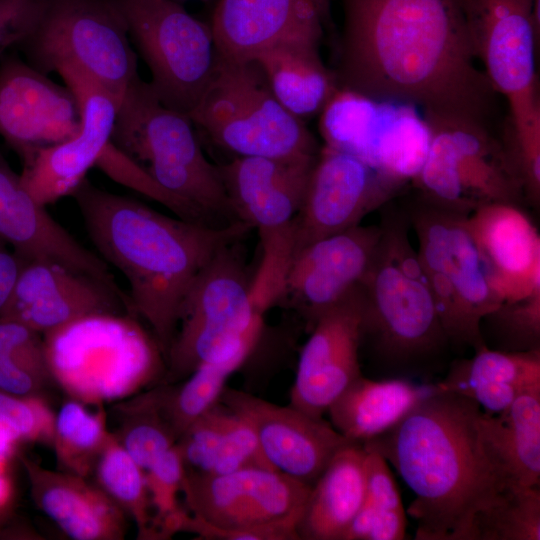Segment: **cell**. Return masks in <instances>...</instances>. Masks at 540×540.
Here are the masks:
<instances>
[{
	"label": "cell",
	"instance_id": "6",
	"mask_svg": "<svg viewBox=\"0 0 540 540\" xmlns=\"http://www.w3.org/2000/svg\"><path fill=\"white\" fill-rule=\"evenodd\" d=\"M42 335L51 379L82 403L129 397L166 372L155 338L131 314H91Z\"/></svg>",
	"mask_w": 540,
	"mask_h": 540
},
{
	"label": "cell",
	"instance_id": "47",
	"mask_svg": "<svg viewBox=\"0 0 540 540\" xmlns=\"http://www.w3.org/2000/svg\"><path fill=\"white\" fill-rule=\"evenodd\" d=\"M24 262L0 239V310L8 300Z\"/></svg>",
	"mask_w": 540,
	"mask_h": 540
},
{
	"label": "cell",
	"instance_id": "26",
	"mask_svg": "<svg viewBox=\"0 0 540 540\" xmlns=\"http://www.w3.org/2000/svg\"><path fill=\"white\" fill-rule=\"evenodd\" d=\"M466 224L503 303L540 286V237L518 204H486L466 216Z\"/></svg>",
	"mask_w": 540,
	"mask_h": 540
},
{
	"label": "cell",
	"instance_id": "43",
	"mask_svg": "<svg viewBox=\"0 0 540 540\" xmlns=\"http://www.w3.org/2000/svg\"><path fill=\"white\" fill-rule=\"evenodd\" d=\"M54 417L38 396L19 397L0 391V423L20 440H52Z\"/></svg>",
	"mask_w": 540,
	"mask_h": 540
},
{
	"label": "cell",
	"instance_id": "14",
	"mask_svg": "<svg viewBox=\"0 0 540 540\" xmlns=\"http://www.w3.org/2000/svg\"><path fill=\"white\" fill-rule=\"evenodd\" d=\"M326 145L361 159L404 184L426 157L431 129L413 104L338 89L321 112Z\"/></svg>",
	"mask_w": 540,
	"mask_h": 540
},
{
	"label": "cell",
	"instance_id": "12",
	"mask_svg": "<svg viewBox=\"0 0 540 540\" xmlns=\"http://www.w3.org/2000/svg\"><path fill=\"white\" fill-rule=\"evenodd\" d=\"M131 43L148 66L159 102L189 116L209 86L218 63L210 24L175 0H113Z\"/></svg>",
	"mask_w": 540,
	"mask_h": 540
},
{
	"label": "cell",
	"instance_id": "34",
	"mask_svg": "<svg viewBox=\"0 0 540 540\" xmlns=\"http://www.w3.org/2000/svg\"><path fill=\"white\" fill-rule=\"evenodd\" d=\"M366 452L364 500L342 540L404 539L405 510L388 462L375 451Z\"/></svg>",
	"mask_w": 540,
	"mask_h": 540
},
{
	"label": "cell",
	"instance_id": "36",
	"mask_svg": "<svg viewBox=\"0 0 540 540\" xmlns=\"http://www.w3.org/2000/svg\"><path fill=\"white\" fill-rule=\"evenodd\" d=\"M93 473L97 486L133 517L139 536H155L145 472L124 450L114 434H110L100 452Z\"/></svg>",
	"mask_w": 540,
	"mask_h": 540
},
{
	"label": "cell",
	"instance_id": "1",
	"mask_svg": "<svg viewBox=\"0 0 540 540\" xmlns=\"http://www.w3.org/2000/svg\"><path fill=\"white\" fill-rule=\"evenodd\" d=\"M338 88L488 127L497 92L477 66L462 0H340Z\"/></svg>",
	"mask_w": 540,
	"mask_h": 540
},
{
	"label": "cell",
	"instance_id": "38",
	"mask_svg": "<svg viewBox=\"0 0 540 540\" xmlns=\"http://www.w3.org/2000/svg\"><path fill=\"white\" fill-rule=\"evenodd\" d=\"M467 540H540V488L503 491L474 516Z\"/></svg>",
	"mask_w": 540,
	"mask_h": 540
},
{
	"label": "cell",
	"instance_id": "28",
	"mask_svg": "<svg viewBox=\"0 0 540 540\" xmlns=\"http://www.w3.org/2000/svg\"><path fill=\"white\" fill-rule=\"evenodd\" d=\"M320 40L312 36L285 38L253 58L276 99L301 120L321 113L339 89L334 72L320 57Z\"/></svg>",
	"mask_w": 540,
	"mask_h": 540
},
{
	"label": "cell",
	"instance_id": "11",
	"mask_svg": "<svg viewBox=\"0 0 540 540\" xmlns=\"http://www.w3.org/2000/svg\"><path fill=\"white\" fill-rule=\"evenodd\" d=\"M418 239V260L429 282L449 340L478 350L486 346L482 320L503 300L466 224V216L426 202L410 215Z\"/></svg>",
	"mask_w": 540,
	"mask_h": 540
},
{
	"label": "cell",
	"instance_id": "23",
	"mask_svg": "<svg viewBox=\"0 0 540 540\" xmlns=\"http://www.w3.org/2000/svg\"><path fill=\"white\" fill-rule=\"evenodd\" d=\"M0 239L25 262L59 264L121 289L110 266L84 247L30 195L1 150Z\"/></svg>",
	"mask_w": 540,
	"mask_h": 540
},
{
	"label": "cell",
	"instance_id": "42",
	"mask_svg": "<svg viewBox=\"0 0 540 540\" xmlns=\"http://www.w3.org/2000/svg\"><path fill=\"white\" fill-rule=\"evenodd\" d=\"M115 182L164 205L177 217L210 224L190 205L172 195L131 158L117 149L111 142L96 163Z\"/></svg>",
	"mask_w": 540,
	"mask_h": 540
},
{
	"label": "cell",
	"instance_id": "4",
	"mask_svg": "<svg viewBox=\"0 0 540 540\" xmlns=\"http://www.w3.org/2000/svg\"><path fill=\"white\" fill-rule=\"evenodd\" d=\"M360 284L363 337L386 368L423 370L449 344L407 222L390 216Z\"/></svg>",
	"mask_w": 540,
	"mask_h": 540
},
{
	"label": "cell",
	"instance_id": "19",
	"mask_svg": "<svg viewBox=\"0 0 540 540\" xmlns=\"http://www.w3.org/2000/svg\"><path fill=\"white\" fill-rule=\"evenodd\" d=\"M380 235V226L360 224L301 248L290 261L278 304L296 310L311 329L361 284Z\"/></svg>",
	"mask_w": 540,
	"mask_h": 540
},
{
	"label": "cell",
	"instance_id": "16",
	"mask_svg": "<svg viewBox=\"0 0 540 540\" xmlns=\"http://www.w3.org/2000/svg\"><path fill=\"white\" fill-rule=\"evenodd\" d=\"M404 185L354 155L325 145L292 223L293 255L315 240L360 225Z\"/></svg>",
	"mask_w": 540,
	"mask_h": 540
},
{
	"label": "cell",
	"instance_id": "13",
	"mask_svg": "<svg viewBox=\"0 0 540 540\" xmlns=\"http://www.w3.org/2000/svg\"><path fill=\"white\" fill-rule=\"evenodd\" d=\"M426 120L431 140L413 180L424 202L462 216L490 203L519 204L524 196L519 177L503 144L496 141L488 127L437 118Z\"/></svg>",
	"mask_w": 540,
	"mask_h": 540
},
{
	"label": "cell",
	"instance_id": "5",
	"mask_svg": "<svg viewBox=\"0 0 540 540\" xmlns=\"http://www.w3.org/2000/svg\"><path fill=\"white\" fill-rule=\"evenodd\" d=\"M111 143L210 224L217 225L213 219L239 221L219 168L204 155L192 120L162 105L140 77L118 105Z\"/></svg>",
	"mask_w": 540,
	"mask_h": 540
},
{
	"label": "cell",
	"instance_id": "15",
	"mask_svg": "<svg viewBox=\"0 0 540 540\" xmlns=\"http://www.w3.org/2000/svg\"><path fill=\"white\" fill-rule=\"evenodd\" d=\"M467 31L477 60L510 116L540 109L536 48L540 0H462Z\"/></svg>",
	"mask_w": 540,
	"mask_h": 540
},
{
	"label": "cell",
	"instance_id": "39",
	"mask_svg": "<svg viewBox=\"0 0 540 540\" xmlns=\"http://www.w3.org/2000/svg\"><path fill=\"white\" fill-rule=\"evenodd\" d=\"M124 421L116 439L146 472L169 451L176 439L158 412L150 391L121 408Z\"/></svg>",
	"mask_w": 540,
	"mask_h": 540
},
{
	"label": "cell",
	"instance_id": "33",
	"mask_svg": "<svg viewBox=\"0 0 540 540\" xmlns=\"http://www.w3.org/2000/svg\"><path fill=\"white\" fill-rule=\"evenodd\" d=\"M485 446L514 487L540 485V385L525 390L503 412L481 410Z\"/></svg>",
	"mask_w": 540,
	"mask_h": 540
},
{
	"label": "cell",
	"instance_id": "20",
	"mask_svg": "<svg viewBox=\"0 0 540 540\" xmlns=\"http://www.w3.org/2000/svg\"><path fill=\"white\" fill-rule=\"evenodd\" d=\"M219 401L247 420L273 470L310 486L336 452L352 443L323 417L310 416L291 405H277L227 386Z\"/></svg>",
	"mask_w": 540,
	"mask_h": 540
},
{
	"label": "cell",
	"instance_id": "41",
	"mask_svg": "<svg viewBox=\"0 0 540 540\" xmlns=\"http://www.w3.org/2000/svg\"><path fill=\"white\" fill-rule=\"evenodd\" d=\"M503 144L520 179L523 194L534 205L540 200V110L521 117L509 116Z\"/></svg>",
	"mask_w": 540,
	"mask_h": 540
},
{
	"label": "cell",
	"instance_id": "17",
	"mask_svg": "<svg viewBox=\"0 0 540 540\" xmlns=\"http://www.w3.org/2000/svg\"><path fill=\"white\" fill-rule=\"evenodd\" d=\"M76 96L81 128L72 138L37 151L23 162L21 183L41 205L71 196L111 142L119 102L87 74L57 72Z\"/></svg>",
	"mask_w": 540,
	"mask_h": 540
},
{
	"label": "cell",
	"instance_id": "7",
	"mask_svg": "<svg viewBox=\"0 0 540 540\" xmlns=\"http://www.w3.org/2000/svg\"><path fill=\"white\" fill-rule=\"evenodd\" d=\"M238 243L222 247L185 294L164 383L178 382L204 363L242 365L254 349L263 314L252 302V276Z\"/></svg>",
	"mask_w": 540,
	"mask_h": 540
},
{
	"label": "cell",
	"instance_id": "2",
	"mask_svg": "<svg viewBox=\"0 0 540 540\" xmlns=\"http://www.w3.org/2000/svg\"><path fill=\"white\" fill-rule=\"evenodd\" d=\"M472 399L445 391L363 443L391 464L414 494L407 509L417 540H467L474 516L512 486L488 452Z\"/></svg>",
	"mask_w": 540,
	"mask_h": 540
},
{
	"label": "cell",
	"instance_id": "8",
	"mask_svg": "<svg viewBox=\"0 0 540 540\" xmlns=\"http://www.w3.org/2000/svg\"><path fill=\"white\" fill-rule=\"evenodd\" d=\"M131 44L113 0H34L14 49L46 75L63 68L87 74L120 103L140 77Z\"/></svg>",
	"mask_w": 540,
	"mask_h": 540
},
{
	"label": "cell",
	"instance_id": "25",
	"mask_svg": "<svg viewBox=\"0 0 540 540\" xmlns=\"http://www.w3.org/2000/svg\"><path fill=\"white\" fill-rule=\"evenodd\" d=\"M329 12L330 0H218L210 26L218 56L245 61L285 38L321 39Z\"/></svg>",
	"mask_w": 540,
	"mask_h": 540
},
{
	"label": "cell",
	"instance_id": "22",
	"mask_svg": "<svg viewBox=\"0 0 540 540\" xmlns=\"http://www.w3.org/2000/svg\"><path fill=\"white\" fill-rule=\"evenodd\" d=\"M97 313L135 316L122 289L59 264L26 261L0 317L44 334Z\"/></svg>",
	"mask_w": 540,
	"mask_h": 540
},
{
	"label": "cell",
	"instance_id": "31",
	"mask_svg": "<svg viewBox=\"0 0 540 540\" xmlns=\"http://www.w3.org/2000/svg\"><path fill=\"white\" fill-rule=\"evenodd\" d=\"M176 447L185 474L223 475L251 466L272 469L247 420L220 401L180 436Z\"/></svg>",
	"mask_w": 540,
	"mask_h": 540
},
{
	"label": "cell",
	"instance_id": "46",
	"mask_svg": "<svg viewBox=\"0 0 540 540\" xmlns=\"http://www.w3.org/2000/svg\"><path fill=\"white\" fill-rule=\"evenodd\" d=\"M45 381L0 352V391L19 397L38 396Z\"/></svg>",
	"mask_w": 540,
	"mask_h": 540
},
{
	"label": "cell",
	"instance_id": "27",
	"mask_svg": "<svg viewBox=\"0 0 540 540\" xmlns=\"http://www.w3.org/2000/svg\"><path fill=\"white\" fill-rule=\"evenodd\" d=\"M35 505L74 540H120L125 511L85 477L56 472L22 457Z\"/></svg>",
	"mask_w": 540,
	"mask_h": 540
},
{
	"label": "cell",
	"instance_id": "44",
	"mask_svg": "<svg viewBox=\"0 0 540 540\" xmlns=\"http://www.w3.org/2000/svg\"><path fill=\"white\" fill-rule=\"evenodd\" d=\"M0 352L43 381L51 380L43 337L23 323L0 317Z\"/></svg>",
	"mask_w": 540,
	"mask_h": 540
},
{
	"label": "cell",
	"instance_id": "24",
	"mask_svg": "<svg viewBox=\"0 0 540 540\" xmlns=\"http://www.w3.org/2000/svg\"><path fill=\"white\" fill-rule=\"evenodd\" d=\"M317 157H236L219 165L236 219L257 229L259 235L291 226Z\"/></svg>",
	"mask_w": 540,
	"mask_h": 540
},
{
	"label": "cell",
	"instance_id": "18",
	"mask_svg": "<svg viewBox=\"0 0 540 540\" xmlns=\"http://www.w3.org/2000/svg\"><path fill=\"white\" fill-rule=\"evenodd\" d=\"M80 128V105L69 87L52 81L17 53L8 52L3 57L0 137L22 162L43 148L72 138Z\"/></svg>",
	"mask_w": 540,
	"mask_h": 540
},
{
	"label": "cell",
	"instance_id": "37",
	"mask_svg": "<svg viewBox=\"0 0 540 540\" xmlns=\"http://www.w3.org/2000/svg\"><path fill=\"white\" fill-rule=\"evenodd\" d=\"M109 436L103 414L90 412L78 400L65 402L54 417L52 441L65 472L86 478Z\"/></svg>",
	"mask_w": 540,
	"mask_h": 540
},
{
	"label": "cell",
	"instance_id": "32",
	"mask_svg": "<svg viewBox=\"0 0 540 540\" xmlns=\"http://www.w3.org/2000/svg\"><path fill=\"white\" fill-rule=\"evenodd\" d=\"M366 454L352 442L332 457L311 487L296 528L300 540H342L364 500Z\"/></svg>",
	"mask_w": 540,
	"mask_h": 540
},
{
	"label": "cell",
	"instance_id": "10",
	"mask_svg": "<svg viewBox=\"0 0 540 540\" xmlns=\"http://www.w3.org/2000/svg\"><path fill=\"white\" fill-rule=\"evenodd\" d=\"M310 485L251 466L223 475L185 474L180 491L192 516L181 530L207 540H300Z\"/></svg>",
	"mask_w": 540,
	"mask_h": 540
},
{
	"label": "cell",
	"instance_id": "29",
	"mask_svg": "<svg viewBox=\"0 0 540 540\" xmlns=\"http://www.w3.org/2000/svg\"><path fill=\"white\" fill-rule=\"evenodd\" d=\"M435 383L407 378L354 380L331 404V425L351 442L365 443L398 424L428 397L439 392Z\"/></svg>",
	"mask_w": 540,
	"mask_h": 540
},
{
	"label": "cell",
	"instance_id": "30",
	"mask_svg": "<svg viewBox=\"0 0 540 540\" xmlns=\"http://www.w3.org/2000/svg\"><path fill=\"white\" fill-rule=\"evenodd\" d=\"M436 384L474 400L487 414L501 413L522 392L540 385V349L509 352L484 346L472 358L454 362Z\"/></svg>",
	"mask_w": 540,
	"mask_h": 540
},
{
	"label": "cell",
	"instance_id": "40",
	"mask_svg": "<svg viewBox=\"0 0 540 540\" xmlns=\"http://www.w3.org/2000/svg\"><path fill=\"white\" fill-rule=\"evenodd\" d=\"M483 320L490 321L497 336L500 347L496 350L540 349V286L521 299L503 303Z\"/></svg>",
	"mask_w": 540,
	"mask_h": 540
},
{
	"label": "cell",
	"instance_id": "3",
	"mask_svg": "<svg viewBox=\"0 0 540 540\" xmlns=\"http://www.w3.org/2000/svg\"><path fill=\"white\" fill-rule=\"evenodd\" d=\"M71 196L98 255L125 276L132 312L148 324L166 363L191 284L222 247L253 228L242 221L212 225L173 218L87 178Z\"/></svg>",
	"mask_w": 540,
	"mask_h": 540
},
{
	"label": "cell",
	"instance_id": "9",
	"mask_svg": "<svg viewBox=\"0 0 540 540\" xmlns=\"http://www.w3.org/2000/svg\"><path fill=\"white\" fill-rule=\"evenodd\" d=\"M189 118L236 157L315 158L320 151L303 120L273 95L253 59L218 56L214 76Z\"/></svg>",
	"mask_w": 540,
	"mask_h": 540
},
{
	"label": "cell",
	"instance_id": "48",
	"mask_svg": "<svg viewBox=\"0 0 540 540\" xmlns=\"http://www.w3.org/2000/svg\"><path fill=\"white\" fill-rule=\"evenodd\" d=\"M176 1V0H175Z\"/></svg>",
	"mask_w": 540,
	"mask_h": 540
},
{
	"label": "cell",
	"instance_id": "35",
	"mask_svg": "<svg viewBox=\"0 0 540 540\" xmlns=\"http://www.w3.org/2000/svg\"><path fill=\"white\" fill-rule=\"evenodd\" d=\"M240 366L236 363H204L186 378L150 390L158 412L176 441L219 402L228 377Z\"/></svg>",
	"mask_w": 540,
	"mask_h": 540
},
{
	"label": "cell",
	"instance_id": "21",
	"mask_svg": "<svg viewBox=\"0 0 540 540\" xmlns=\"http://www.w3.org/2000/svg\"><path fill=\"white\" fill-rule=\"evenodd\" d=\"M363 296L360 285L321 315L310 329L290 390L289 405L322 418L361 374Z\"/></svg>",
	"mask_w": 540,
	"mask_h": 540
},
{
	"label": "cell",
	"instance_id": "45",
	"mask_svg": "<svg viewBox=\"0 0 540 540\" xmlns=\"http://www.w3.org/2000/svg\"><path fill=\"white\" fill-rule=\"evenodd\" d=\"M34 0H0V64L25 33Z\"/></svg>",
	"mask_w": 540,
	"mask_h": 540
}]
</instances>
